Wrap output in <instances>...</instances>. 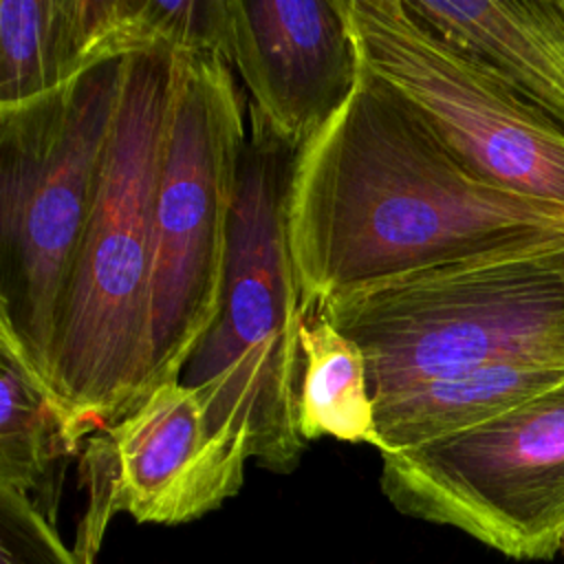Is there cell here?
I'll list each match as a JSON object with an SVG mask.
<instances>
[{
    "label": "cell",
    "instance_id": "cell-2",
    "mask_svg": "<svg viewBox=\"0 0 564 564\" xmlns=\"http://www.w3.org/2000/svg\"><path fill=\"white\" fill-rule=\"evenodd\" d=\"M176 55L123 59L97 200L55 326L48 388L90 432L145 397L152 218Z\"/></svg>",
    "mask_w": 564,
    "mask_h": 564
},
{
    "label": "cell",
    "instance_id": "cell-13",
    "mask_svg": "<svg viewBox=\"0 0 564 564\" xmlns=\"http://www.w3.org/2000/svg\"><path fill=\"white\" fill-rule=\"evenodd\" d=\"M88 434L0 330V487L26 494L55 524L66 465Z\"/></svg>",
    "mask_w": 564,
    "mask_h": 564
},
{
    "label": "cell",
    "instance_id": "cell-3",
    "mask_svg": "<svg viewBox=\"0 0 564 564\" xmlns=\"http://www.w3.org/2000/svg\"><path fill=\"white\" fill-rule=\"evenodd\" d=\"M247 121L223 306L181 381L214 436L269 471L291 474L306 449L297 423L304 308L286 236L297 150L249 101Z\"/></svg>",
    "mask_w": 564,
    "mask_h": 564
},
{
    "label": "cell",
    "instance_id": "cell-4",
    "mask_svg": "<svg viewBox=\"0 0 564 564\" xmlns=\"http://www.w3.org/2000/svg\"><path fill=\"white\" fill-rule=\"evenodd\" d=\"M317 313L359 344L375 397L489 364L564 366V225L346 293Z\"/></svg>",
    "mask_w": 564,
    "mask_h": 564
},
{
    "label": "cell",
    "instance_id": "cell-5",
    "mask_svg": "<svg viewBox=\"0 0 564 564\" xmlns=\"http://www.w3.org/2000/svg\"><path fill=\"white\" fill-rule=\"evenodd\" d=\"M123 59L0 106V330L46 381L64 293L97 200Z\"/></svg>",
    "mask_w": 564,
    "mask_h": 564
},
{
    "label": "cell",
    "instance_id": "cell-14",
    "mask_svg": "<svg viewBox=\"0 0 564 564\" xmlns=\"http://www.w3.org/2000/svg\"><path fill=\"white\" fill-rule=\"evenodd\" d=\"M104 64L99 0L0 2V106L48 95Z\"/></svg>",
    "mask_w": 564,
    "mask_h": 564
},
{
    "label": "cell",
    "instance_id": "cell-11",
    "mask_svg": "<svg viewBox=\"0 0 564 564\" xmlns=\"http://www.w3.org/2000/svg\"><path fill=\"white\" fill-rule=\"evenodd\" d=\"M432 31L469 53L564 130V2L403 0Z\"/></svg>",
    "mask_w": 564,
    "mask_h": 564
},
{
    "label": "cell",
    "instance_id": "cell-12",
    "mask_svg": "<svg viewBox=\"0 0 564 564\" xmlns=\"http://www.w3.org/2000/svg\"><path fill=\"white\" fill-rule=\"evenodd\" d=\"M564 386L562 364H489L375 397L379 454L482 425Z\"/></svg>",
    "mask_w": 564,
    "mask_h": 564
},
{
    "label": "cell",
    "instance_id": "cell-17",
    "mask_svg": "<svg viewBox=\"0 0 564 564\" xmlns=\"http://www.w3.org/2000/svg\"><path fill=\"white\" fill-rule=\"evenodd\" d=\"M562 549H564V533H562Z\"/></svg>",
    "mask_w": 564,
    "mask_h": 564
},
{
    "label": "cell",
    "instance_id": "cell-7",
    "mask_svg": "<svg viewBox=\"0 0 564 564\" xmlns=\"http://www.w3.org/2000/svg\"><path fill=\"white\" fill-rule=\"evenodd\" d=\"M381 491L410 518L542 560L564 533V386L482 425L381 454Z\"/></svg>",
    "mask_w": 564,
    "mask_h": 564
},
{
    "label": "cell",
    "instance_id": "cell-6",
    "mask_svg": "<svg viewBox=\"0 0 564 564\" xmlns=\"http://www.w3.org/2000/svg\"><path fill=\"white\" fill-rule=\"evenodd\" d=\"M247 101L220 53H178L154 194L145 394L181 379L225 295Z\"/></svg>",
    "mask_w": 564,
    "mask_h": 564
},
{
    "label": "cell",
    "instance_id": "cell-16",
    "mask_svg": "<svg viewBox=\"0 0 564 564\" xmlns=\"http://www.w3.org/2000/svg\"><path fill=\"white\" fill-rule=\"evenodd\" d=\"M0 564H82L33 500L0 487Z\"/></svg>",
    "mask_w": 564,
    "mask_h": 564
},
{
    "label": "cell",
    "instance_id": "cell-1",
    "mask_svg": "<svg viewBox=\"0 0 564 564\" xmlns=\"http://www.w3.org/2000/svg\"><path fill=\"white\" fill-rule=\"evenodd\" d=\"M562 225L564 207L485 178L364 68L344 104L297 148L286 189L304 315Z\"/></svg>",
    "mask_w": 564,
    "mask_h": 564
},
{
    "label": "cell",
    "instance_id": "cell-15",
    "mask_svg": "<svg viewBox=\"0 0 564 564\" xmlns=\"http://www.w3.org/2000/svg\"><path fill=\"white\" fill-rule=\"evenodd\" d=\"M297 423L306 443L333 436L379 449L377 405L366 355L324 313L304 315Z\"/></svg>",
    "mask_w": 564,
    "mask_h": 564
},
{
    "label": "cell",
    "instance_id": "cell-8",
    "mask_svg": "<svg viewBox=\"0 0 564 564\" xmlns=\"http://www.w3.org/2000/svg\"><path fill=\"white\" fill-rule=\"evenodd\" d=\"M359 66L485 178L564 207V130L403 0H341Z\"/></svg>",
    "mask_w": 564,
    "mask_h": 564
},
{
    "label": "cell",
    "instance_id": "cell-9",
    "mask_svg": "<svg viewBox=\"0 0 564 564\" xmlns=\"http://www.w3.org/2000/svg\"><path fill=\"white\" fill-rule=\"evenodd\" d=\"M247 460L209 432L198 397L181 379L159 383L115 425L88 436L79 456L86 511L73 551L95 564L115 513L183 524L218 509L242 487Z\"/></svg>",
    "mask_w": 564,
    "mask_h": 564
},
{
    "label": "cell",
    "instance_id": "cell-10",
    "mask_svg": "<svg viewBox=\"0 0 564 564\" xmlns=\"http://www.w3.org/2000/svg\"><path fill=\"white\" fill-rule=\"evenodd\" d=\"M220 55L240 75L247 101L295 150L361 73L341 0H225Z\"/></svg>",
    "mask_w": 564,
    "mask_h": 564
}]
</instances>
